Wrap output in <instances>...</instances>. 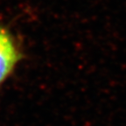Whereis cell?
I'll list each match as a JSON object with an SVG mask.
<instances>
[{"label": "cell", "instance_id": "1", "mask_svg": "<svg viewBox=\"0 0 126 126\" xmlns=\"http://www.w3.org/2000/svg\"><path fill=\"white\" fill-rule=\"evenodd\" d=\"M20 58L21 54L12 35L0 26V85L13 72Z\"/></svg>", "mask_w": 126, "mask_h": 126}]
</instances>
